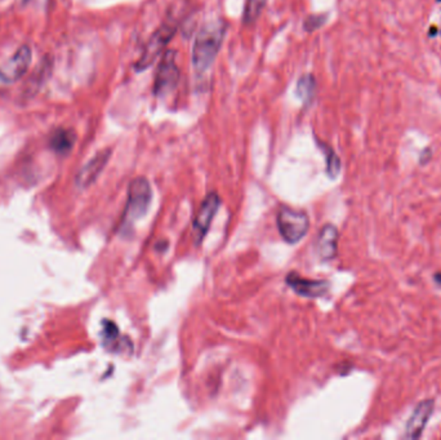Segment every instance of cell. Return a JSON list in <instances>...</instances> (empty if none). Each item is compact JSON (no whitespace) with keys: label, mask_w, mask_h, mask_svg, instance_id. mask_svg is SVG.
<instances>
[{"label":"cell","mask_w":441,"mask_h":440,"mask_svg":"<svg viewBox=\"0 0 441 440\" xmlns=\"http://www.w3.org/2000/svg\"><path fill=\"white\" fill-rule=\"evenodd\" d=\"M226 23L218 20L206 23L196 35L193 48V64L199 74L212 68L225 38Z\"/></svg>","instance_id":"6da1fadb"},{"label":"cell","mask_w":441,"mask_h":440,"mask_svg":"<svg viewBox=\"0 0 441 440\" xmlns=\"http://www.w3.org/2000/svg\"><path fill=\"white\" fill-rule=\"evenodd\" d=\"M153 199L151 185L145 177L135 178L128 189V202L123 225H130L133 221L146 215Z\"/></svg>","instance_id":"7a4b0ae2"},{"label":"cell","mask_w":441,"mask_h":440,"mask_svg":"<svg viewBox=\"0 0 441 440\" xmlns=\"http://www.w3.org/2000/svg\"><path fill=\"white\" fill-rule=\"evenodd\" d=\"M277 227L286 243L300 242L310 229L308 216L291 207H282L277 213Z\"/></svg>","instance_id":"3957f363"},{"label":"cell","mask_w":441,"mask_h":440,"mask_svg":"<svg viewBox=\"0 0 441 440\" xmlns=\"http://www.w3.org/2000/svg\"><path fill=\"white\" fill-rule=\"evenodd\" d=\"M176 31V25H173L170 22L163 23L147 41L144 53L136 64V70L144 71V70L148 69L157 61L161 50L166 48L168 43L175 37Z\"/></svg>","instance_id":"277c9868"},{"label":"cell","mask_w":441,"mask_h":440,"mask_svg":"<svg viewBox=\"0 0 441 440\" xmlns=\"http://www.w3.org/2000/svg\"><path fill=\"white\" fill-rule=\"evenodd\" d=\"M175 59H176L175 50H169L163 56V59L159 64L155 83H154V93L157 97H164L176 89L181 74Z\"/></svg>","instance_id":"5b68a950"},{"label":"cell","mask_w":441,"mask_h":440,"mask_svg":"<svg viewBox=\"0 0 441 440\" xmlns=\"http://www.w3.org/2000/svg\"><path fill=\"white\" fill-rule=\"evenodd\" d=\"M219 206H221V199L217 193L208 194L206 199L203 200L194 221L196 245L202 243V240L204 239Z\"/></svg>","instance_id":"8992f818"},{"label":"cell","mask_w":441,"mask_h":440,"mask_svg":"<svg viewBox=\"0 0 441 440\" xmlns=\"http://www.w3.org/2000/svg\"><path fill=\"white\" fill-rule=\"evenodd\" d=\"M433 405H435V401L432 399H427V401H421L414 408L412 416L409 417V420L406 422V428H405V438L406 439L421 438V435L426 429L432 413H433Z\"/></svg>","instance_id":"52a82bcc"},{"label":"cell","mask_w":441,"mask_h":440,"mask_svg":"<svg viewBox=\"0 0 441 440\" xmlns=\"http://www.w3.org/2000/svg\"><path fill=\"white\" fill-rule=\"evenodd\" d=\"M110 157H111V149H104L97 153L86 166L79 171L77 180H75L77 185L80 189H86V187L92 185L102 173V171L105 169V166L110 160Z\"/></svg>","instance_id":"ba28073f"},{"label":"cell","mask_w":441,"mask_h":440,"mask_svg":"<svg viewBox=\"0 0 441 440\" xmlns=\"http://www.w3.org/2000/svg\"><path fill=\"white\" fill-rule=\"evenodd\" d=\"M31 48L29 46H21L20 48L16 50V53L12 56L8 65L1 69L3 75V83H13L16 80L22 78L30 68L31 64Z\"/></svg>","instance_id":"9c48e42d"},{"label":"cell","mask_w":441,"mask_h":440,"mask_svg":"<svg viewBox=\"0 0 441 440\" xmlns=\"http://www.w3.org/2000/svg\"><path fill=\"white\" fill-rule=\"evenodd\" d=\"M286 283L293 289L295 294H301L304 297H308V298L322 297L329 289V283L328 282L306 279V278H301L300 275L295 274V273H289L288 274Z\"/></svg>","instance_id":"30bf717a"},{"label":"cell","mask_w":441,"mask_h":440,"mask_svg":"<svg viewBox=\"0 0 441 440\" xmlns=\"http://www.w3.org/2000/svg\"><path fill=\"white\" fill-rule=\"evenodd\" d=\"M338 230L333 225H325L317 238V251L324 260H332L337 255Z\"/></svg>","instance_id":"8fae6325"},{"label":"cell","mask_w":441,"mask_h":440,"mask_svg":"<svg viewBox=\"0 0 441 440\" xmlns=\"http://www.w3.org/2000/svg\"><path fill=\"white\" fill-rule=\"evenodd\" d=\"M75 141H77V133L72 129L59 128L52 133L49 140V146L52 147V150H55L57 154L66 155L72 150Z\"/></svg>","instance_id":"7c38bea8"},{"label":"cell","mask_w":441,"mask_h":440,"mask_svg":"<svg viewBox=\"0 0 441 440\" xmlns=\"http://www.w3.org/2000/svg\"><path fill=\"white\" fill-rule=\"evenodd\" d=\"M316 92V80L313 74H304L297 82L295 95L304 104H310L315 97Z\"/></svg>","instance_id":"4fadbf2b"},{"label":"cell","mask_w":441,"mask_h":440,"mask_svg":"<svg viewBox=\"0 0 441 440\" xmlns=\"http://www.w3.org/2000/svg\"><path fill=\"white\" fill-rule=\"evenodd\" d=\"M319 146L323 150L324 155H325L328 176L331 177V178H335L340 175V171H341V160H340V157L335 154L333 149L328 146L326 144L319 142Z\"/></svg>","instance_id":"5bb4252c"},{"label":"cell","mask_w":441,"mask_h":440,"mask_svg":"<svg viewBox=\"0 0 441 440\" xmlns=\"http://www.w3.org/2000/svg\"><path fill=\"white\" fill-rule=\"evenodd\" d=\"M266 0H246L244 8V23H253L265 7Z\"/></svg>","instance_id":"9a60e30c"},{"label":"cell","mask_w":441,"mask_h":440,"mask_svg":"<svg viewBox=\"0 0 441 440\" xmlns=\"http://www.w3.org/2000/svg\"><path fill=\"white\" fill-rule=\"evenodd\" d=\"M326 20V15H313L304 21V29L307 31H315L322 28Z\"/></svg>","instance_id":"2e32d148"},{"label":"cell","mask_w":441,"mask_h":440,"mask_svg":"<svg viewBox=\"0 0 441 440\" xmlns=\"http://www.w3.org/2000/svg\"><path fill=\"white\" fill-rule=\"evenodd\" d=\"M105 338L108 340H117L119 336L118 327L112 322H105Z\"/></svg>","instance_id":"e0dca14e"},{"label":"cell","mask_w":441,"mask_h":440,"mask_svg":"<svg viewBox=\"0 0 441 440\" xmlns=\"http://www.w3.org/2000/svg\"><path fill=\"white\" fill-rule=\"evenodd\" d=\"M435 280H436L438 283L441 284V273H438V274L435 275Z\"/></svg>","instance_id":"ac0fdd59"},{"label":"cell","mask_w":441,"mask_h":440,"mask_svg":"<svg viewBox=\"0 0 441 440\" xmlns=\"http://www.w3.org/2000/svg\"><path fill=\"white\" fill-rule=\"evenodd\" d=\"M0 83H3V75H1V69H0Z\"/></svg>","instance_id":"d6986e66"}]
</instances>
